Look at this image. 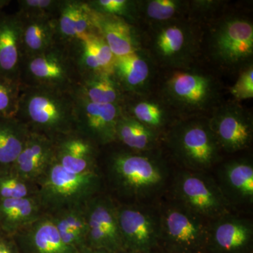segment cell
Returning <instances> with one entry per match:
<instances>
[{
	"mask_svg": "<svg viewBox=\"0 0 253 253\" xmlns=\"http://www.w3.org/2000/svg\"><path fill=\"white\" fill-rule=\"evenodd\" d=\"M162 95L165 104L176 112L196 117L219 106L220 86L211 75L181 68L166 78Z\"/></svg>",
	"mask_w": 253,
	"mask_h": 253,
	"instance_id": "277c9868",
	"label": "cell"
},
{
	"mask_svg": "<svg viewBox=\"0 0 253 253\" xmlns=\"http://www.w3.org/2000/svg\"><path fill=\"white\" fill-rule=\"evenodd\" d=\"M86 3L96 12L122 18L130 24L135 21L139 16V1L129 0H95Z\"/></svg>",
	"mask_w": 253,
	"mask_h": 253,
	"instance_id": "1f68e13d",
	"label": "cell"
},
{
	"mask_svg": "<svg viewBox=\"0 0 253 253\" xmlns=\"http://www.w3.org/2000/svg\"><path fill=\"white\" fill-rule=\"evenodd\" d=\"M63 1L56 0H23L18 1L21 17H57Z\"/></svg>",
	"mask_w": 253,
	"mask_h": 253,
	"instance_id": "836d02e7",
	"label": "cell"
},
{
	"mask_svg": "<svg viewBox=\"0 0 253 253\" xmlns=\"http://www.w3.org/2000/svg\"><path fill=\"white\" fill-rule=\"evenodd\" d=\"M253 224L229 213L210 221L206 253L253 252Z\"/></svg>",
	"mask_w": 253,
	"mask_h": 253,
	"instance_id": "9a60e30c",
	"label": "cell"
},
{
	"mask_svg": "<svg viewBox=\"0 0 253 253\" xmlns=\"http://www.w3.org/2000/svg\"><path fill=\"white\" fill-rule=\"evenodd\" d=\"M118 220L123 249L140 253L158 251L161 234L159 210L148 204L118 207Z\"/></svg>",
	"mask_w": 253,
	"mask_h": 253,
	"instance_id": "8fae6325",
	"label": "cell"
},
{
	"mask_svg": "<svg viewBox=\"0 0 253 253\" xmlns=\"http://www.w3.org/2000/svg\"><path fill=\"white\" fill-rule=\"evenodd\" d=\"M172 184V200L208 220L231 212L217 181L206 172L183 169Z\"/></svg>",
	"mask_w": 253,
	"mask_h": 253,
	"instance_id": "ba28073f",
	"label": "cell"
},
{
	"mask_svg": "<svg viewBox=\"0 0 253 253\" xmlns=\"http://www.w3.org/2000/svg\"><path fill=\"white\" fill-rule=\"evenodd\" d=\"M119 253H140L131 252V251H126V250H124V251H123L122 252H121Z\"/></svg>",
	"mask_w": 253,
	"mask_h": 253,
	"instance_id": "60d3db41",
	"label": "cell"
},
{
	"mask_svg": "<svg viewBox=\"0 0 253 253\" xmlns=\"http://www.w3.org/2000/svg\"><path fill=\"white\" fill-rule=\"evenodd\" d=\"M156 26L151 41L155 59L166 66L189 68L199 49V37L194 26L179 19Z\"/></svg>",
	"mask_w": 253,
	"mask_h": 253,
	"instance_id": "30bf717a",
	"label": "cell"
},
{
	"mask_svg": "<svg viewBox=\"0 0 253 253\" xmlns=\"http://www.w3.org/2000/svg\"><path fill=\"white\" fill-rule=\"evenodd\" d=\"M251 253H253V252H251Z\"/></svg>",
	"mask_w": 253,
	"mask_h": 253,
	"instance_id": "7bdbcfd3",
	"label": "cell"
},
{
	"mask_svg": "<svg viewBox=\"0 0 253 253\" xmlns=\"http://www.w3.org/2000/svg\"><path fill=\"white\" fill-rule=\"evenodd\" d=\"M231 94L237 100L253 99V64L244 68L235 84L231 88Z\"/></svg>",
	"mask_w": 253,
	"mask_h": 253,
	"instance_id": "8d00e7d4",
	"label": "cell"
},
{
	"mask_svg": "<svg viewBox=\"0 0 253 253\" xmlns=\"http://www.w3.org/2000/svg\"><path fill=\"white\" fill-rule=\"evenodd\" d=\"M160 134L123 113L116 127V138L134 152L156 149Z\"/></svg>",
	"mask_w": 253,
	"mask_h": 253,
	"instance_id": "4316f807",
	"label": "cell"
},
{
	"mask_svg": "<svg viewBox=\"0 0 253 253\" xmlns=\"http://www.w3.org/2000/svg\"><path fill=\"white\" fill-rule=\"evenodd\" d=\"M17 119L30 131L55 141L76 131V99L73 90L21 85Z\"/></svg>",
	"mask_w": 253,
	"mask_h": 253,
	"instance_id": "6da1fadb",
	"label": "cell"
},
{
	"mask_svg": "<svg viewBox=\"0 0 253 253\" xmlns=\"http://www.w3.org/2000/svg\"><path fill=\"white\" fill-rule=\"evenodd\" d=\"M9 1H4V0H0V14L2 12V10L5 6L9 4Z\"/></svg>",
	"mask_w": 253,
	"mask_h": 253,
	"instance_id": "ab89813d",
	"label": "cell"
},
{
	"mask_svg": "<svg viewBox=\"0 0 253 253\" xmlns=\"http://www.w3.org/2000/svg\"><path fill=\"white\" fill-rule=\"evenodd\" d=\"M73 133L60 138L59 141H55L54 159L68 172H96L94 144L84 136Z\"/></svg>",
	"mask_w": 253,
	"mask_h": 253,
	"instance_id": "44dd1931",
	"label": "cell"
},
{
	"mask_svg": "<svg viewBox=\"0 0 253 253\" xmlns=\"http://www.w3.org/2000/svg\"><path fill=\"white\" fill-rule=\"evenodd\" d=\"M208 119L221 151L239 152L252 142L253 117L242 106L234 103L219 105Z\"/></svg>",
	"mask_w": 253,
	"mask_h": 253,
	"instance_id": "7c38bea8",
	"label": "cell"
},
{
	"mask_svg": "<svg viewBox=\"0 0 253 253\" xmlns=\"http://www.w3.org/2000/svg\"><path fill=\"white\" fill-rule=\"evenodd\" d=\"M166 106L155 100H138L129 104L127 115L160 134L170 123Z\"/></svg>",
	"mask_w": 253,
	"mask_h": 253,
	"instance_id": "f546056e",
	"label": "cell"
},
{
	"mask_svg": "<svg viewBox=\"0 0 253 253\" xmlns=\"http://www.w3.org/2000/svg\"><path fill=\"white\" fill-rule=\"evenodd\" d=\"M80 79L71 48L59 42L44 52L24 58L19 80L22 86L73 90Z\"/></svg>",
	"mask_w": 253,
	"mask_h": 253,
	"instance_id": "8992f818",
	"label": "cell"
},
{
	"mask_svg": "<svg viewBox=\"0 0 253 253\" xmlns=\"http://www.w3.org/2000/svg\"><path fill=\"white\" fill-rule=\"evenodd\" d=\"M39 216V205L33 198L0 200V217L11 231L27 227Z\"/></svg>",
	"mask_w": 253,
	"mask_h": 253,
	"instance_id": "f1b7e54d",
	"label": "cell"
},
{
	"mask_svg": "<svg viewBox=\"0 0 253 253\" xmlns=\"http://www.w3.org/2000/svg\"><path fill=\"white\" fill-rule=\"evenodd\" d=\"M78 253H115L111 252V251H106L103 249H93L89 248H84V249L81 250Z\"/></svg>",
	"mask_w": 253,
	"mask_h": 253,
	"instance_id": "f35d334b",
	"label": "cell"
},
{
	"mask_svg": "<svg viewBox=\"0 0 253 253\" xmlns=\"http://www.w3.org/2000/svg\"><path fill=\"white\" fill-rule=\"evenodd\" d=\"M91 41L101 71L105 74L113 75V66L116 58L107 43L99 33L91 35Z\"/></svg>",
	"mask_w": 253,
	"mask_h": 253,
	"instance_id": "d590c367",
	"label": "cell"
},
{
	"mask_svg": "<svg viewBox=\"0 0 253 253\" xmlns=\"http://www.w3.org/2000/svg\"><path fill=\"white\" fill-rule=\"evenodd\" d=\"M41 178V202L57 211L86 204L97 192L101 184L97 172H68L54 158Z\"/></svg>",
	"mask_w": 253,
	"mask_h": 253,
	"instance_id": "52a82bcc",
	"label": "cell"
},
{
	"mask_svg": "<svg viewBox=\"0 0 253 253\" xmlns=\"http://www.w3.org/2000/svg\"><path fill=\"white\" fill-rule=\"evenodd\" d=\"M95 28L107 43L116 58L123 57L140 50L132 25L118 16L93 11Z\"/></svg>",
	"mask_w": 253,
	"mask_h": 253,
	"instance_id": "7402d4cb",
	"label": "cell"
},
{
	"mask_svg": "<svg viewBox=\"0 0 253 253\" xmlns=\"http://www.w3.org/2000/svg\"><path fill=\"white\" fill-rule=\"evenodd\" d=\"M118 207L108 198H92L86 204V246L115 253L124 251L118 220Z\"/></svg>",
	"mask_w": 253,
	"mask_h": 253,
	"instance_id": "5bb4252c",
	"label": "cell"
},
{
	"mask_svg": "<svg viewBox=\"0 0 253 253\" xmlns=\"http://www.w3.org/2000/svg\"><path fill=\"white\" fill-rule=\"evenodd\" d=\"M55 141L44 134L30 131L14 166L16 175L26 181L40 179L52 162Z\"/></svg>",
	"mask_w": 253,
	"mask_h": 253,
	"instance_id": "e0dca14e",
	"label": "cell"
},
{
	"mask_svg": "<svg viewBox=\"0 0 253 253\" xmlns=\"http://www.w3.org/2000/svg\"><path fill=\"white\" fill-rule=\"evenodd\" d=\"M166 144L173 159L184 170L204 172L220 159L221 150L208 118H184L169 126Z\"/></svg>",
	"mask_w": 253,
	"mask_h": 253,
	"instance_id": "3957f363",
	"label": "cell"
},
{
	"mask_svg": "<svg viewBox=\"0 0 253 253\" xmlns=\"http://www.w3.org/2000/svg\"><path fill=\"white\" fill-rule=\"evenodd\" d=\"M209 38L210 54L221 66L236 68L253 55V26L251 20L228 16L216 23Z\"/></svg>",
	"mask_w": 253,
	"mask_h": 253,
	"instance_id": "9c48e42d",
	"label": "cell"
},
{
	"mask_svg": "<svg viewBox=\"0 0 253 253\" xmlns=\"http://www.w3.org/2000/svg\"><path fill=\"white\" fill-rule=\"evenodd\" d=\"M73 91L94 104L123 106V91L113 75L99 73L82 78Z\"/></svg>",
	"mask_w": 253,
	"mask_h": 253,
	"instance_id": "d4e9b609",
	"label": "cell"
},
{
	"mask_svg": "<svg viewBox=\"0 0 253 253\" xmlns=\"http://www.w3.org/2000/svg\"><path fill=\"white\" fill-rule=\"evenodd\" d=\"M155 150L120 152L111 158L110 172L113 182L134 204H147L157 197L170 178L167 163Z\"/></svg>",
	"mask_w": 253,
	"mask_h": 253,
	"instance_id": "7a4b0ae2",
	"label": "cell"
},
{
	"mask_svg": "<svg viewBox=\"0 0 253 253\" xmlns=\"http://www.w3.org/2000/svg\"><path fill=\"white\" fill-rule=\"evenodd\" d=\"M189 3L181 0H149L139 1V15L143 14L156 24L167 23L189 11Z\"/></svg>",
	"mask_w": 253,
	"mask_h": 253,
	"instance_id": "4dcf8cb0",
	"label": "cell"
},
{
	"mask_svg": "<svg viewBox=\"0 0 253 253\" xmlns=\"http://www.w3.org/2000/svg\"><path fill=\"white\" fill-rule=\"evenodd\" d=\"M218 185L230 208L246 207L253 203V165L246 158L224 163L217 171Z\"/></svg>",
	"mask_w": 253,
	"mask_h": 253,
	"instance_id": "2e32d148",
	"label": "cell"
},
{
	"mask_svg": "<svg viewBox=\"0 0 253 253\" xmlns=\"http://www.w3.org/2000/svg\"><path fill=\"white\" fill-rule=\"evenodd\" d=\"M18 16L21 21L23 59L44 52L59 42L57 17Z\"/></svg>",
	"mask_w": 253,
	"mask_h": 253,
	"instance_id": "603a6c76",
	"label": "cell"
},
{
	"mask_svg": "<svg viewBox=\"0 0 253 253\" xmlns=\"http://www.w3.org/2000/svg\"><path fill=\"white\" fill-rule=\"evenodd\" d=\"M21 84L0 76V117H15L17 113Z\"/></svg>",
	"mask_w": 253,
	"mask_h": 253,
	"instance_id": "d6a6232c",
	"label": "cell"
},
{
	"mask_svg": "<svg viewBox=\"0 0 253 253\" xmlns=\"http://www.w3.org/2000/svg\"><path fill=\"white\" fill-rule=\"evenodd\" d=\"M74 93L76 131L92 144L106 145L116 140V127L123 116V106L91 103Z\"/></svg>",
	"mask_w": 253,
	"mask_h": 253,
	"instance_id": "4fadbf2b",
	"label": "cell"
},
{
	"mask_svg": "<svg viewBox=\"0 0 253 253\" xmlns=\"http://www.w3.org/2000/svg\"><path fill=\"white\" fill-rule=\"evenodd\" d=\"M23 61L21 21L17 14H0V76L19 82Z\"/></svg>",
	"mask_w": 253,
	"mask_h": 253,
	"instance_id": "ac0fdd59",
	"label": "cell"
},
{
	"mask_svg": "<svg viewBox=\"0 0 253 253\" xmlns=\"http://www.w3.org/2000/svg\"><path fill=\"white\" fill-rule=\"evenodd\" d=\"M161 234L158 251L206 253L210 221L174 200L160 205Z\"/></svg>",
	"mask_w": 253,
	"mask_h": 253,
	"instance_id": "5b68a950",
	"label": "cell"
},
{
	"mask_svg": "<svg viewBox=\"0 0 253 253\" xmlns=\"http://www.w3.org/2000/svg\"><path fill=\"white\" fill-rule=\"evenodd\" d=\"M0 253H21L16 245H9L4 242H0Z\"/></svg>",
	"mask_w": 253,
	"mask_h": 253,
	"instance_id": "74e56055",
	"label": "cell"
},
{
	"mask_svg": "<svg viewBox=\"0 0 253 253\" xmlns=\"http://www.w3.org/2000/svg\"><path fill=\"white\" fill-rule=\"evenodd\" d=\"M151 63L144 51H139L116 58L113 76L121 89L131 94L144 92L151 78Z\"/></svg>",
	"mask_w": 253,
	"mask_h": 253,
	"instance_id": "cb8c5ba5",
	"label": "cell"
},
{
	"mask_svg": "<svg viewBox=\"0 0 253 253\" xmlns=\"http://www.w3.org/2000/svg\"><path fill=\"white\" fill-rule=\"evenodd\" d=\"M56 25L59 41L67 45L98 33L94 26L93 10L86 2L63 1Z\"/></svg>",
	"mask_w": 253,
	"mask_h": 253,
	"instance_id": "d6986e66",
	"label": "cell"
},
{
	"mask_svg": "<svg viewBox=\"0 0 253 253\" xmlns=\"http://www.w3.org/2000/svg\"><path fill=\"white\" fill-rule=\"evenodd\" d=\"M31 190L27 181L17 175L0 178V197L1 199H23L31 197Z\"/></svg>",
	"mask_w": 253,
	"mask_h": 253,
	"instance_id": "e575fe53",
	"label": "cell"
},
{
	"mask_svg": "<svg viewBox=\"0 0 253 253\" xmlns=\"http://www.w3.org/2000/svg\"><path fill=\"white\" fill-rule=\"evenodd\" d=\"M18 238L21 253H78L63 242L51 217L40 218Z\"/></svg>",
	"mask_w": 253,
	"mask_h": 253,
	"instance_id": "ffe728a7",
	"label": "cell"
},
{
	"mask_svg": "<svg viewBox=\"0 0 253 253\" xmlns=\"http://www.w3.org/2000/svg\"><path fill=\"white\" fill-rule=\"evenodd\" d=\"M30 130L16 117H0V165H14Z\"/></svg>",
	"mask_w": 253,
	"mask_h": 253,
	"instance_id": "83f0119b",
	"label": "cell"
},
{
	"mask_svg": "<svg viewBox=\"0 0 253 253\" xmlns=\"http://www.w3.org/2000/svg\"><path fill=\"white\" fill-rule=\"evenodd\" d=\"M51 219L65 244L78 252L86 247V204L60 210Z\"/></svg>",
	"mask_w": 253,
	"mask_h": 253,
	"instance_id": "484cf974",
	"label": "cell"
},
{
	"mask_svg": "<svg viewBox=\"0 0 253 253\" xmlns=\"http://www.w3.org/2000/svg\"><path fill=\"white\" fill-rule=\"evenodd\" d=\"M154 253H166L162 252V251H156V252H154Z\"/></svg>",
	"mask_w": 253,
	"mask_h": 253,
	"instance_id": "b9f144b4",
	"label": "cell"
}]
</instances>
